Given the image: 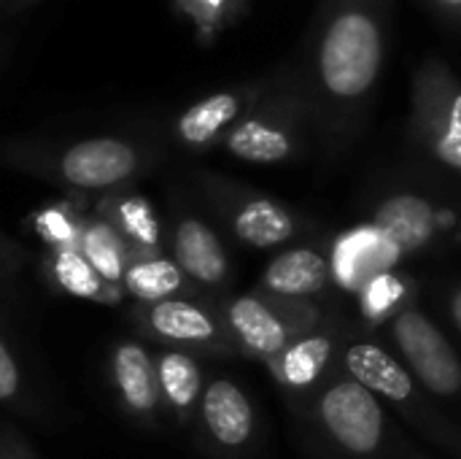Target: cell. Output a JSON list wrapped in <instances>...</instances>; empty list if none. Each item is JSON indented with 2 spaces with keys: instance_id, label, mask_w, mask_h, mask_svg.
I'll return each instance as SVG.
<instances>
[{
  "instance_id": "cell-2",
  "label": "cell",
  "mask_w": 461,
  "mask_h": 459,
  "mask_svg": "<svg viewBox=\"0 0 461 459\" xmlns=\"http://www.w3.org/2000/svg\"><path fill=\"white\" fill-rule=\"evenodd\" d=\"M321 422L351 454H373L384 436V411L359 381H338L321 398Z\"/></svg>"
},
{
  "instance_id": "cell-4",
  "label": "cell",
  "mask_w": 461,
  "mask_h": 459,
  "mask_svg": "<svg viewBox=\"0 0 461 459\" xmlns=\"http://www.w3.org/2000/svg\"><path fill=\"white\" fill-rule=\"evenodd\" d=\"M400 257L402 252L375 225H362L338 238L332 249V276L343 289L354 292L378 273H386Z\"/></svg>"
},
{
  "instance_id": "cell-26",
  "label": "cell",
  "mask_w": 461,
  "mask_h": 459,
  "mask_svg": "<svg viewBox=\"0 0 461 459\" xmlns=\"http://www.w3.org/2000/svg\"><path fill=\"white\" fill-rule=\"evenodd\" d=\"M451 311H454V319H456V327L461 330V289L454 295V306H451Z\"/></svg>"
},
{
  "instance_id": "cell-20",
  "label": "cell",
  "mask_w": 461,
  "mask_h": 459,
  "mask_svg": "<svg viewBox=\"0 0 461 459\" xmlns=\"http://www.w3.org/2000/svg\"><path fill=\"white\" fill-rule=\"evenodd\" d=\"M432 146L440 162L461 170V92H456L438 114L432 124Z\"/></svg>"
},
{
  "instance_id": "cell-21",
  "label": "cell",
  "mask_w": 461,
  "mask_h": 459,
  "mask_svg": "<svg viewBox=\"0 0 461 459\" xmlns=\"http://www.w3.org/2000/svg\"><path fill=\"white\" fill-rule=\"evenodd\" d=\"M402 292H405V284L392 273H378L375 279H370L359 295H362V311L367 319H381L386 317L389 311H394V306L402 300Z\"/></svg>"
},
{
  "instance_id": "cell-7",
  "label": "cell",
  "mask_w": 461,
  "mask_h": 459,
  "mask_svg": "<svg viewBox=\"0 0 461 459\" xmlns=\"http://www.w3.org/2000/svg\"><path fill=\"white\" fill-rule=\"evenodd\" d=\"M346 371L354 381L367 387L373 395L389 400H408L413 395V381L402 365H397L384 349L373 344H354L346 349Z\"/></svg>"
},
{
  "instance_id": "cell-6",
  "label": "cell",
  "mask_w": 461,
  "mask_h": 459,
  "mask_svg": "<svg viewBox=\"0 0 461 459\" xmlns=\"http://www.w3.org/2000/svg\"><path fill=\"white\" fill-rule=\"evenodd\" d=\"M375 227L402 252H416L424 246L432 233H435V211L424 197L416 195H397L389 197L378 214H375Z\"/></svg>"
},
{
  "instance_id": "cell-28",
  "label": "cell",
  "mask_w": 461,
  "mask_h": 459,
  "mask_svg": "<svg viewBox=\"0 0 461 459\" xmlns=\"http://www.w3.org/2000/svg\"><path fill=\"white\" fill-rule=\"evenodd\" d=\"M205 3H211V5H219L221 0H205Z\"/></svg>"
},
{
  "instance_id": "cell-22",
  "label": "cell",
  "mask_w": 461,
  "mask_h": 459,
  "mask_svg": "<svg viewBox=\"0 0 461 459\" xmlns=\"http://www.w3.org/2000/svg\"><path fill=\"white\" fill-rule=\"evenodd\" d=\"M86 257L95 265L97 273L105 279H119L122 276V257H119V243L108 227H92L86 233Z\"/></svg>"
},
{
  "instance_id": "cell-1",
  "label": "cell",
  "mask_w": 461,
  "mask_h": 459,
  "mask_svg": "<svg viewBox=\"0 0 461 459\" xmlns=\"http://www.w3.org/2000/svg\"><path fill=\"white\" fill-rule=\"evenodd\" d=\"M381 68V32L365 11L340 14L321 43V78L338 97L365 95Z\"/></svg>"
},
{
  "instance_id": "cell-27",
  "label": "cell",
  "mask_w": 461,
  "mask_h": 459,
  "mask_svg": "<svg viewBox=\"0 0 461 459\" xmlns=\"http://www.w3.org/2000/svg\"><path fill=\"white\" fill-rule=\"evenodd\" d=\"M438 3H443L448 8H461V0H438Z\"/></svg>"
},
{
  "instance_id": "cell-16",
  "label": "cell",
  "mask_w": 461,
  "mask_h": 459,
  "mask_svg": "<svg viewBox=\"0 0 461 459\" xmlns=\"http://www.w3.org/2000/svg\"><path fill=\"white\" fill-rule=\"evenodd\" d=\"M151 325L157 333L173 341H208L213 335V322L197 306L181 300H162L151 311Z\"/></svg>"
},
{
  "instance_id": "cell-9",
  "label": "cell",
  "mask_w": 461,
  "mask_h": 459,
  "mask_svg": "<svg viewBox=\"0 0 461 459\" xmlns=\"http://www.w3.org/2000/svg\"><path fill=\"white\" fill-rule=\"evenodd\" d=\"M262 281L267 289L278 295H289V298L316 295L330 281V262L313 249H292L267 265Z\"/></svg>"
},
{
  "instance_id": "cell-13",
  "label": "cell",
  "mask_w": 461,
  "mask_h": 459,
  "mask_svg": "<svg viewBox=\"0 0 461 459\" xmlns=\"http://www.w3.org/2000/svg\"><path fill=\"white\" fill-rule=\"evenodd\" d=\"M116 381L124 400L135 411H149L157 403V381L146 352L135 344H127L116 352Z\"/></svg>"
},
{
  "instance_id": "cell-25",
  "label": "cell",
  "mask_w": 461,
  "mask_h": 459,
  "mask_svg": "<svg viewBox=\"0 0 461 459\" xmlns=\"http://www.w3.org/2000/svg\"><path fill=\"white\" fill-rule=\"evenodd\" d=\"M16 384H19L16 365L11 360V354L5 352V346L0 344V398H11L16 392Z\"/></svg>"
},
{
  "instance_id": "cell-3",
  "label": "cell",
  "mask_w": 461,
  "mask_h": 459,
  "mask_svg": "<svg viewBox=\"0 0 461 459\" xmlns=\"http://www.w3.org/2000/svg\"><path fill=\"white\" fill-rule=\"evenodd\" d=\"M400 344L413 373L438 395H454L461 387V363L446 335L419 311H402L394 322Z\"/></svg>"
},
{
  "instance_id": "cell-17",
  "label": "cell",
  "mask_w": 461,
  "mask_h": 459,
  "mask_svg": "<svg viewBox=\"0 0 461 459\" xmlns=\"http://www.w3.org/2000/svg\"><path fill=\"white\" fill-rule=\"evenodd\" d=\"M238 114V100L232 95H213L197 106H192L181 122H178V133L184 141L189 143H205L211 141L227 122H232Z\"/></svg>"
},
{
  "instance_id": "cell-15",
  "label": "cell",
  "mask_w": 461,
  "mask_h": 459,
  "mask_svg": "<svg viewBox=\"0 0 461 459\" xmlns=\"http://www.w3.org/2000/svg\"><path fill=\"white\" fill-rule=\"evenodd\" d=\"M330 354H332V341L324 335H311V338L281 352L278 376L289 387H297V390L311 387L321 376Z\"/></svg>"
},
{
  "instance_id": "cell-5",
  "label": "cell",
  "mask_w": 461,
  "mask_h": 459,
  "mask_svg": "<svg viewBox=\"0 0 461 459\" xmlns=\"http://www.w3.org/2000/svg\"><path fill=\"white\" fill-rule=\"evenodd\" d=\"M135 168V151L111 138L84 141L73 146L62 160V176L76 187H108L130 176Z\"/></svg>"
},
{
  "instance_id": "cell-11",
  "label": "cell",
  "mask_w": 461,
  "mask_h": 459,
  "mask_svg": "<svg viewBox=\"0 0 461 459\" xmlns=\"http://www.w3.org/2000/svg\"><path fill=\"white\" fill-rule=\"evenodd\" d=\"M176 260L197 281L216 284L227 273V257L219 238L197 219H186L176 230Z\"/></svg>"
},
{
  "instance_id": "cell-8",
  "label": "cell",
  "mask_w": 461,
  "mask_h": 459,
  "mask_svg": "<svg viewBox=\"0 0 461 459\" xmlns=\"http://www.w3.org/2000/svg\"><path fill=\"white\" fill-rule=\"evenodd\" d=\"M203 417L213 438L224 446H240L249 441L254 414L246 395L232 381H213L203 400Z\"/></svg>"
},
{
  "instance_id": "cell-19",
  "label": "cell",
  "mask_w": 461,
  "mask_h": 459,
  "mask_svg": "<svg viewBox=\"0 0 461 459\" xmlns=\"http://www.w3.org/2000/svg\"><path fill=\"white\" fill-rule=\"evenodd\" d=\"M159 381L170 403L186 409L200 392V371L186 354H165L159 363Z\"/></svg>"
},
{
  "instance_id": "cell-23",
  "label": "cell",
  "mask_w": 461,
  "mask_h": 459,
  "mask_svg": "<svg viewBox=\"0 0 461 459\" xmlns=\"http://www.w3.org/2000/svg\"><path fill=\"white\" fill-rule=\"evenodd\" d=\"M57 276L76 295H95L97 292V276H95L92 265L84 262V257H78L73 252L59 254V260H57Z\"/></svg>"
},
{
  "instance_id": "cell-12",
  "label": "cell",
  "mask_w": 461,
  "mask_h": 459,
  "mask_svg": "<svg viewBox=\"0 0 461 459\" xmlns=\"http://www.w3.org/2000/svg\"><path fill=\"white\" fill-rule=\"evenodd\" d=\"M235 233L243 243L267 249V246H278L289 241L294 233V222L278 203L267 197H257V200H249L235 216Z\"/></svg>"
},
{
  "instance_id": "cell-18",
  "label": "cell",
  "mask_w": 461,
  "mask_h": 459,
  "mask_svg": "<svg viewBox=\"0 0 461 459\" xmlns=\"http://www.w3.org/2000/svg\"><path fill=\"white\" fill-rule=\"evenodd\" d=\"M181 287V271L170 260H151L127 271V289L140 300H165Z\"/></svg>"
},
{
  "instance_id": "cell-10",
  "label": "cell",
  "mask_w": 461,
  "mask_h": 459,
  "mask_svg": "<svg viewBox=\"0 0 461 459\" xmlns=\"http://www.w3.org/2000/svg\"><path fill=\"white\" fill-rule=\"evenodd\" d=\"M230 325L251 352L265 357L281 354L289 344V330L281 317H276V311L257 298L235 300L230 306Z\"/></svg>"
},
{
  "instance_id": "cell-24",
  "label": "cell",
  "mask_w": 461,
  "mask_h": 459,
  "mask_svg": "<svg viewBox=\"0 0 461 459\" xmlns=\"http://www.w3.org/2000/svg\"><path fill=\"white\" fill-rule=\"evenodd\" d=\"M124 216H127L130 230H132L140 241L151 243V241L157 238L154 219H151V214H149V208H146L143 203H127V206H124Z\"/></svg>"
},
{
  "instance_id": "cell-14",
  "label": "cell",
  "mask_w": 461,
  "mask_h": 459,
  "mask_svg": "<svg viewBox=\"0 0 461 459\" xmlns=\"http://www.w3.org/2000/svg\"><path fill=\"white\" fill-rule=\"evenodd\" d=\"M227 143H230L232 154H238L240 160H249V162H281L292 151V141L284 130L270 127L257 119L235 127V133L230 135Z\"/></svg>"
}]
</instances>
